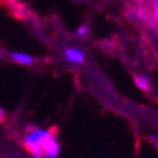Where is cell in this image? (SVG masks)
Here are the masks:
<instances>
[{
    "instance_id": "5b68a950",
    "label": "cell",
    "mask_w": 158,
    "mask_h": 158,
    "mask_svg": "<svg viewBox=\"0 0 158 158\" xmlns=\"http://www.w3.org/2000/svg\"><path fill=\"white\" fill-rule=\"evenodd\" d=\"M134 82L135 85L138 86L140 89H143V90H148L150 89V82H148V79L145 78V76H134Z\"/></svg>"
},
{
    "instance_id": "7a4b0ae2",
    "label": "cell",
    "mask_w": 158,
    "mask_h": 158,
    "mask_svg": "<svg viewBox=\"0 0 158 158\" xmlns=\"http://www.w3.org/2000/svg\"><path fill=\"white\" fill-rule=\"evenodd\" d=\"M43 152H44V158H55L56 155L59 154V144L54 135H51V137L44 143Z\"/></svg>"
},
{
    "instance_id": "6da1fadb",
    "label": "cell",
    "mask_w": 158,
    "mask_h": 158,
    "mask_svg": "<svg viewBox=\"0 0 158 158\" xmlns=\"http://www.w3.org/2000/svg\"><path fill=\"white\" fill-rule=\"evenodd\" d=\"M51 135L54 134L49 130H41V128L33 130V131H30L26 135V140H24L26 147L34 158H44L43 145Z\"/></svg>"
},
{
    "instance_id": "3957f363",
    "label": "cell",
    "mask_w": 158,
    "mask_h": 158,
    "mask_svg": "<svg viewBox=\"0 0 158 158\" xmlns=\"http://www.w3.org/2000/svg\"><path fill=\"white\" fill-rule=\"evenodd\" d=\"M65 56L69 59V61H72V62H82L83 58H85V56H83V52H82V51H79V49H75V48L66 49Z\"/></svg>"
},
{
    "instance_id": "ba28073f",
    "label": "cell",
    "mask_w": 158,
    "mask_h": 158,
    "mask_svg": "<svg viewBox=\"0 0 158 158\" xmlns=\"http://www.w3.org/2000/svg\"><path fill=\"white\" fill-rule=\"evenodd\" d=\"M155 17H157V20H158V3L155 4Z\"/></svg>"
},
{
    "instance_id": "277c9868",
    "label": "cell",
    "mask_w": 158,
    "mask_h": 158,
    "mask_svg": "<svg viewBox=\"0 0 158 158\" xmlns=\"http://www.w3.org/2000/svg\"><path fill=\"white\" fill-rule=\"evenodd\" d=\"M11 58L16 61V62L19 64H26V65H28V64H33V56L28 55V54H24V52H13L11 54Z\"/></svg>"
},
{
    "instance_id": "52a82bcc",
    "label": "cell",
    "mask_w": 158,
    "mask_h": 158,
    "mask_svg": "<svg viewBox=\"0 0 158 158\" xmlns=\"http://www.w3.org/2000/svg\"><path fill=\"white\" fill-rule=\"evenodd\" d=\"M3 118H4V110L0 107V122H3Z\"/></svg>"
},
{
    "instance_id": "8992f818",
    "label": "cell",
    "mask_w": 158,
    "mask_h": 158,
    "mask_svg": "<svg viewBox=\"0 0 158 158\" xmlns=\"http://www.w3.org/2000/svg\"><path fill=\"white\" fill-rule=\"evenodd\" d=\"M78 34H79V35H86V34H88V27H86V26L79 27V28H78Z\"/></svg>"
}]
</instances>
